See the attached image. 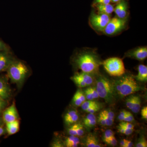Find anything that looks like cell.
I'll return each instance as SVG.
<instances>
[{"mask_svg": "<svg viewBox=\"0 0 147 147\" xmlns=\"http://www.w3.org/2000/svg\"><path fill=\"white\" fill-rule=\"evenodd\" d=\"M74 63L82 71L92 75L98 73L102 64L96 53L93 50H84L78 53L74 59Z\"/></svg>", "mask_w": 147, "mask_h": 147, "instance_id": "6da1fadb", "label": "cell"}, {"mask_svg": "<svg viewBox=\"0 0 147 147\" xmlns=\"http://www.w3.org/2000/svg\"><path fill=\"white\" fill-rule=\"evenodd\" d=\"M115 92L121 97L130 95L142 89L132 76L127 75L113 83Z\"/></svg>", "mask_w": 147, "mask_h": 147, "instance_id": "7a4b0ae2", "label": "cell"}, {"mask_svg": "<svg viewBox=\"0 0 147 147\" xmlns=\"http://www.w3.org/2000/svg\"><path fill=\"white\" fill-rule=\"evenodd\" d=\"M96 83V89L99 97L104 99L108 103L113 102L115 93L113 82L105 76H100Z\"/></svg>", "mask_w": 147, "mask_h": 147, "instance_id": "3957f363", "label": "cell"}, {"mask_svg": "<svg viewBox=\"0 0 147 147\" xmlns=\"http://www.w3.org/2000/svg\"><path fill=\"white\" fill-rule=\"evenodd\" d=\"M7 71L11 81L18 86H21L26 77L29 70L27 66L23 62L14 60Z\"/></svg>", "mask_w": 147, "mask_h": 147, "instance_id": "277c9868", "label": "cell"}, {"mask_svg": "<svg viewBox=\"0 0 147 147\" xmlns=\"http://www.w3.org/2000/svg\"><path fill=\"white\" fill-rule=\"evenodd\" d=\"M105 71L110 76H120L125 72L123 61L120 58L112 57L109 58L102 63Z\"/></svg>", "mask_w": 147, "mask_h": 147, "instance_id": "5b68a950", "label": "cell"}, {"mask_svg": "<svg viewBox=\"0 0 147 147\" xmlns=\"http://www.w3.org/2000/svg\"><path fill=\"white\" fill-rule=\"evenodd\" d=\"M110 19V15L93 12L90 17V24L97 31L103 32Z\"/></svg>", "mask_w": 147, "mask_h": 147, "instance_id": "8992f818", "label": "cell"}, {"mask_svg": "<svg viewBox=\"0 0 147 147\" xmlns=\"http://www.w3.org/2000/svg\"><path fill=\"white\" fill-rule=\"evenodd\" d=\"M126 18L122 19L117 16L111 18L103 32L105 34L113 35L118 33L126 27Z\"/></svg>", "mask_w": 147, "mask_h": 147, "instance_id": "52a82bcc", "label": "cell"}, {"mask_svg": "<svg viewBox=\"0 0 147 147\" xmlns=\"http://www.w3.org/2000/svg\"><path fill=\"white\" fill-rule=\"evenodd\" d=\"M2 113L3 121L5 123L14 121L19 119V115L14 102L9 107L4 110Z\"/></svg>", "mask_w": 147, "mask_h": 147, "instance_id": "ba28073f", "label": "cell"}, {"mask_svg": "<svg viewBox=\"0 0 147 147\" xmlns=\"http://www.w3.org/2000/svg\"><path fill=\"white\" fill-rule=\"evenodd\" d=\"M14 60L13 57L9 50L0 52V73L7 70Z\"/></svg>", "mask_w": 147, "mask_h": 147, "instance_id": "9c48e42d", "label": "cell"}, {"mask_svg": "<svg viewBox=\"0 0 147 147\" xmlns=\"http://www.w3.org/2000/svg\"><path fill=\"white\" fill-rule=\"evenodd\" d=\"M126 57L139 61H144L147 57V47H140L130 50L126 53Z\"/></svg>", "mask_w": 147, "mask_h": 147, "instance_id": "30bf717a", "label": "cell"}, {"mask_svg": "<svg viewBox=\"0 0 147 147\" xmlns=\"http://www.w3.org/2000/svg\"><path fill=\"white\" fill-rule=\"evenodd\" d=\"M11 96V89L6 79L0 77V97L7 100Z\"/></svg>", "mask_w": 147, "mask_h": 147, "instance_id": "8fae6325", "label": "cell"}, {"mask_svg": "<svg viewBox=\"0 0 147 147\" xmlns=\"http://www.w3.org/2000/svg\"><path fill=\"white\" fill-rule=\"evenodd\" d=\"M127 3L125 1L121 0L114 8V11L119 18L124 19L126 18L127 15Z\"/></svg>", "mask_w": 147, "mask_h": 147, "instance_id": "7c38bea8", "label": "cell"}, {"mask_svg": "<svg viewBox=\"0 0 147 147\" xmlns=\"http://www.w3.org/2000/svg\"><path fill=\"white\" fill-rule=\"evenodd\" d=\"M6 130L9 135L16 134L20 128V122L18 120L6 123Z\"/></svg>", "mask_w": 147, "mask_h": 147, "instance_id": "4fadbf2b", "label": "cell"}, {"mask_svg": "<svg viewBox=\"0 0 147 147\" xmlns=\"http://www.w3.org/2000/svg\"><path fill=\"white\" fill-rule=\"evenodd\" d=\"M138 73L135 76L136 80L140 82L147 81V67L144 65H140L138 67Z\"/></svg>", "mask_w": 147, "mask_h": 147, "instance_id": "5bb4252c", "label": "cell"}, {"mask_svg": "<svg viewBox=\"0 0 147 147\" xmlns=\"http://www.w3.org/2000/svg\"><path fill=\"white\" fill-rule=\"evenodd\" d=\"M98 11V13H104L110 15L114 10V6L110 4H108L95 5Z\"/></svg>", "mask_w": 147, "mask_h": 147, "instance_id": "9a60e30c", "label": "cell"}, {"mask_svg": "<svg viewBox=\"0 0 147 147\" xmlns=\"http://www.w3.org/2000/svg\"><path fill=\"white\" fill-rule=\"evenodd\" d=\"M79 143L80 140L79 137L74 135H70L66 139L65 142L66 146L67 147H78Z\"/></svg>", "mask_w": 147, "mask_h": 147, "instance_id": "2e32d148", "label": "cell"}, {"mask_svg": "<svg viewBox=\"0 0 147 147\" xmlns=\"http://www.w3.org/2000/svg\"><path fill=\"white\" fill-rule=\"evenodd\" d=\"M96 123V118L94 114L90 113L84 119V124L87 127L90 128L94 126Z\"/></svg>", "mask_w": 147, "mask_h": 147, "instance_id": "e0dca14e", "label": "cell"}, {"mask_svg": "<svg viewBox=\"0 0 147 147\" xmlns=\"http://www.w3.org/2000/svg\"><path fill=\"white\" fill-rule=\"evenodd\" d=\"M76 74L86 84L87 86H90L93 84L94 82V79L92 76L93 75L91 74L83 72V71L79 72V73H76Z\"/></svg>", "mask_w": 147, "mask_h": 147, "instance_id": "ac0fdd59", "label": "cell"}, {"mask_svg": "<svg viewBox=\"0 0 147 147\" xmlns=\"http://www.w3.org/2000/svg\"><path fill=\"white\" fill-rule=\"evenodd\" d=\"M86 145L88 147H101L96 137L93 135L90 134L88 135L86 139Z\"/></svg>", "mask_w": 147, "mask_h": 147, "instance_id": "d6986e66", "label": "cell"}, {"mask_svg": "<svg viewBox=\"0 0 147 147\" xmlns=\"http://www.w3.org/2000/svg\"><path fill=\"white\" fill-rule=\"evenodd\" d=\"M71 80L77 86L80 88H85L88 86L83 81V80L76 73L71 78Z\"/></svg>", "mask_w": 147, "mask_h": 147, "instance_id": "ffe728a7", "label": "cell"}, {"mask_svg": "<svg viewBox=\"0 0 147 147\" xmlns=\"http://www.w3.org/2000/svg\"><path fill=\"white\" fill-rule=\"evenodd\" d=\"M141 106V98L139 96L134 95V104L131 111L134 113H138L140 111Z\"/></svg>", "mask_w": 147, "mask_h": 147, "instance_id": "44dd1931", "label": "cell"}, {"mask_svg": "<svg viewBox=\"0 0 147 147\" xmlns=\"http://www.w3.org/2000/svg\"><path fill=\"white\" fill-rule=\"evenodd\" d=\"M98 105H100L96 101H94L93 100H88L87 101L86 100L85 102H83L81 106L84 111H86L88 108L94 107V106H98Z\"/></svg>", "mask_w": 147, "mask_h": 147, "instance_id": "7402d4cb", "label": "cell"}, {"mask_svg": "<svg viewBox=\"0 0 147 147\" xmlns=\"http://www.w3.org/2000/svg\"><path fill=\"white\" fill-rule=\"evenodd\" d=\"M118 130L121 133L125 134L126 135H129L133 133L134 131V129H129L125 128L123 127L120 126L119 125L118 127Z\"/></svg>", "mask_w": 147, "mask_h": 147, "instance_id": "603a6c76", "label": "cell"}, {"mask_svg": "<svg viewBox=\"0 0 147 147\" xmlns=\"http://www.w3.org/2000/svg\"><path fill=\"white\" fill-rule=\"evenodd\" d=\"M73 102L74 104L77 107H79L81 106L82 105L83 102H82L81 99H80V97H79V94H78V92H76L73 98Z\"/></svg>", "mask_w": 147, "mask_h": 147, "instance_id": "cb8c5ba5", "label": "cell"}, {"mask_svg": "<svg viewBox=\"0 0 147 147\" xmlns=\"http://www.w3.org/2000/svg\"><path fill=\"white\" fill-rule=\"evenodd\" d=\"M134 100V95H131L129 96L126 99V105L128 109L131 110L133 108Z\"/></svg>", "mask_w": 147, "mask_h": 147, "instance_id": "d4e9b609", "label": "cell"}, {"mask_svg": "<svg viewBox=\"0 0 147 147\" xmlns=\"http://www.w3.org/2000/svg\"><path fill=\"white\" fill-rule=\"evenodd\" d=\"M79 123H74L68 129V134L70 135L76 136V130L78 127Z\"/></svg>", "mask_w": 147, "mask_h": 147, "instance_id": "484cf974", "label": "cell"}, {"mask_svg": "<svg viewBox=\"0 0 147 147\" xmlns=\"http://www.w3.org/2000/svg\"><path fill=\"white\" fill-rule=\"evenodd\" d=\"M79 116L78 113L76 114L75 115L73 116V117L71 118L67 121H65V123L67 124L70 125L73 124L77 122V121L79 119Z\"/></svg>", "mask_w": 147, "mask_h": 147, "instance_id": "4316f807", "label": "cell"}, {"mask_svg": "<svg viewBox=\"0 0 147 147\" xmlns=\"http://www.w3.org/2000/svg\"><path fill=\"white\" fill-rule=\"evenodd\" d=\"M7 100L3 99L0 97V115L3 113L7 105Z\"/></svg>", "mask_w": 147, "mask_h": 147, "instance_id": "83f0119b", "label": "cell"}, {"mask_svg": "<svg viewBox=\"0 0 147 147\" xmlns=\"http://www.w3.org/2000/svg\"><path fill=\"white\" fill-rule=\"evenodd\" d=\"M113 136H114V133L112 130H111V129H108L106 130L104 134L103 140H104V142H105V141H107Z\"/></svg>", "mask_w": 147, "mask_h": 147, "instance_id": "f1b7e54d", "label": "cell"}, {"mask_svg": "<svg viewBox=\"0 0 147 147\" xmlns=\"http://www.w3.org/2000/svg\"><path fill=\"white\" fill-rule=\"evenodd\" d=\"M77 113H78V112L76 110H71V111H69L65 116V122L67 121L69 119L71 118L74 116L76 114H77Z\"/></svg>", "mask_w": 147, "mask_h": 147, "instance_id": "f546056e", "label": "cell"}, {"mask_svg": "<svg viewBox=\"0 0 147 147\" xmlns=\"http://www.w3.org/2000/svg\"><path fill=\"white\" fill-rule=\"evenodd\" d=\"M106 144L110 145V146H115L117 144V141L115 137V136H113V137H111L109 139H108L107 141H105V142Z\"/></svg>", "mask_w": 147, "mask_h": 147, "instance_id": "4dcf8cb0", "label": "cell"}, {"mask_svg": "<svg viewBox=\"0 0 147 147\" xmlns=\"http://www.w3.org/2000/svg\"><path fill=\"white\" fill-rule=\"evenodd\" d=\"M84 133V128L83 125L79 123L77 130H76V136L80 137L82 136Z\"/></svg>", "mask_w": 147, "mask_h": 147, "instance_id": "1f68e13d", "label": "cell"}, {"mask_svg": "<svg viewBox=\"0 0 147 147\" xmlns=\"http://www.w3.org/2000/svg\"><path fill=\"white\" fill-rule=\"evenodd\" d=\"M119 125L120 126L123 127L125 128L129 129H134V126L132 124L128 122L125 121H122L119 124Z\"/></svg>", "mask_w": 147, "mask_h": 147, "instance_id": "d6a6232c", "label": "cell"}, {"mask_svg": "<svg viewBox=\"0 0 147 147\" xmlns=\"http://www.w3.org/2000/svg\"><path fill=\"white\" fill-rule=\"evenodd\" d=\"M84 94H85L86 99H87V100H93L94 99L89 88L85 90Z\"/></svg>", "mask_w": 147, "mask_h": 147, "instance_id": "836d02e7", "label": "cell"}, {"mask_svg": "<svg viewBox=\"0 0 147 147\" xmlns=\"http://www.w3.org/2000/svg\"><path fill=\"white\" fill-rule=\"evenodd\" d=\"M134 119V117L133 115L129 112H127L126 115L125 116L123 121L128 122H131L133 121Z\"/></svg>", "mask_w": 147, "mask_h": 147, "instance_id": "e575fe53", "label": "cell"}, {"mask_svg": "<svg viewBox=\"0 0 147 147\" xmlns=\"http://www.w3.org/2000/svg\"><path fill=\"white\" fill-rule=\"evenodd\" d=\"M100 105L94 106V107L88 108V109H87L85 111L87 113H91V114H94V113L97 112V111L99 110V109H100Z\"/></svg>", "mask_w": 147, "mask_h": 147, "instance_id": "d590c367", "label": "cell"}, {"mask_svg": "<svg viewBox=\"0 0 147 147\" xmlns=\"http://www.w3.org/2000/svg\"><path fill=\"white\" fill-rule=\"evenodd\" d=\"M102 113H103L104 115H105L107 116L108 117L114 120V118H115V114H114V113L112 112V111H110V110H105L102 111Z\"/></svg>", "mask_w": 147, "mask_h": 147, "instance_id": "8d00e7d4", "label": "cell"}, {"mask_svg": "<svg viewBox=\"0 0 147 147\" xmlns=\"http://www.w3.org/2000/svg\"><path fill=\"white\" fill-rule=\"evenodd\" d=\"M137 147H147V143L145 138H142L136 145Z\"/></svg>", "mask_w": 147, "mask_h": 147, "instance_id": "74e56055", "label": "cell"}, {"mask_svg": "<svg viewBox=\"0 0 147 147\" xmlns=\"http://www.w3.org/2000/svg\"><path fill=\"white\" fill-rule=\"evenodd\" d=\"M91 92L92 95L94 99H96V98H99V96H98V94L97 91L96 89V88H89Z\"/></svg>", "mask_w": 147, "mask_h": 147, "instance_id": "f35d334b", "label": "cell"}, {"mask_svg": "<svg viewBox=\"0 0 147 147\" xmlns=\"http://www.w3.org/2000/svg\"><path fill=\"white\" fill-rule=\"evenodd\" d=\"M110 2L111 0H94V4H108Z\"/></svg>", "mask_w": 147, "mask_h": 147, "instance_id": "ab89813d", "label": "cell"}, {"mask_svg": "<svg viewBox=\"0 0 147 147\" xmlns=\"http://www.w3.org/2000/svg\"><path fill=\"white\" fill-rule=\"evenodd\" d=\"M141 115H142V118L147 119V107L145 106L142 108L141 111Z\"/></svg>", "mask_w": 147, "mask_h": 147, "instance_id": "60d3db41", "label": "cell"}, {"mask_svg": "<svg viewBox=\"0 0 147 147\" xmlns=\"http://www.w3.org/2000/svg\"><path fill=\"white\" fill-rule=\"evenodd\" d=\"M77 92H78V94H79L80 99H81V100H82V102H83H83H85L86 100L85 94H84V93L83 92V91H82L81 90H77Z\"/></svg>", "mask_w": 147, "mask_h": 147, "instance_id": "b9f144b4", "label": "cell"}, {"mask_svg": "<svg viewBox=\"0 0 147 147\" xmlns=\"http://www.w3.org/2000/svg\"><path fill=\"white\" fill-rule=\"evenodd\" d=\"M98 122L102 125H106V122H105V119L101 113L99 115V118H98Z\"/></svg>", "mask_w": 147, "mask_h": 147, "instance_id": "7bdbcfd3", "label": "cell"}, {"mask_svg": "<svg viewBox=\"0 0 147 147\" xmlns=\"http://www.w3.org/2000/svg\"><path fill=\"white\" fill-rule=\"evenodd\" d=\"M8 50L7 46L3 41L0 40V52Z\"/></svg>", "mask_w": 147, "mask_h": 147, "instance_id": "ee69618b", "label": "cell"}, {"mask_svg": "<svg viewBox=\"0 0 147 147\" xmlns=\"http://www.w3.org/2000/svg\"><path fill=\"white\" fill-rule=\"evenodd\" d=\"M52 146L54 147H63V145L62 144L60 141L56 140V141L53 142Z\"/></svg>", "mask_w": 147, "mask_h": 147, "instance_id": "f6af8a7d", "label": "cell"}, {"mask_svg": "<svg viewBox=\"0 0 147 147\" xmlns=\"http://www.w3.org/2000/svg\"><path fill=\"white\" fill-rule=\"evenodd\" d=\"M6 132V128L3 125L0 126V137L5 134Z\"/></svg>", "mask_w": 147, "mask_h": 147, "instance_id": "bcb514c9", "label": "cell"}, {"mask_svg": "<svg viewBox=\"0 0 147 147\" xmlns=\"http://www.w3.org/2000/svg\"><path fill=\"white\" fill-rule=\"evenodd\" d=\"M127 140L126 139H123L121 140L120 142L121 146L122 147H126Z\"/></svg>", "mask_w": 147, "mask_h": 147, "instance_id": "7dc6e473", "label": "cell"}, {"mask_svg": "<svg viewBox=\"0 0 147 147\" xmlns=\"http://www.w3.org/2000/svg\"><path fill=\"white\" fill-rule=\"evenodd\" d=\"M133 146V144L131 141L127 140L126 147H131Z\"/></svg>", "mask_w": 147, "mask_h": 147, "instance_id": "c3c4849f", "label": "cell"}, {"mask_svg": "<svg viewBox=\"0 0 147 147\" xmlns=\"http://www.w3.org/2000/svg\"><path fill=\"white\" fill-rule=\"evenodd\" d=\"M127 112H128V111H127L126 110H122L120 112V115L122 116H125L127 114Z\"/></svg>", "mask_w": 147, "mask_h": 147, "instance_id": "681fc988", "label": "cell"}, {"mask_svg": "<svg viewBox=\"0 0 147 147\" xmlns=\"http://www.w3.org/2000/svg\"><path fill=\"white\" fill-rule=\"evenodd\" d=\"M125 116H122L119 115L118 116V119L120 121H123L124 119Z\"/></svg>", "mask_w": 147, "mask_h": 147, "instance_id": "f907efd6", "label": "cell"}, {"mask_svg": "<svg viewBox=\"0 0 147 147\" xmlns=\"http://www.w3.org/2000/svg\"><path fill=\"white\" fill-rule=\"evenodd\" d=\"M4 121H3L2 117L0 115V126L3 125Z\"/></svg>", "mask_w": 147, "mask_h": 147, "instance_id": "816d5d0a", "label": "cell"}, {"mask_svg": "<svg viewBox=\"0 0 147 147\" xmlns=\"http://www.w3.org/2000/svg\"><path fill=\"white\" fill-rule=\"evenodd\" d=\"M121 0H111V1L113 3H117L120 1Z\"/></svg>", "mask_w": 147, "mask_h": 147, "instance_id": "f5cc1de1", "label": "cell"}]
</instances>
